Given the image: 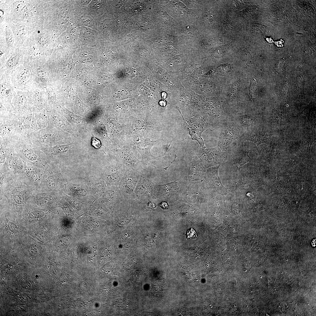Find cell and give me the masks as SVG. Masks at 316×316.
<instances>
[{"instance_id":"obj_15","label":"cell","mask_w":316,"mask_h":316,"mask_svg":"<svg viewBox=\"0 0 316 316\" xmlns=\"http://www.w3.org/2000/svg\"><path fill=\"white\" fill-rule=\"evenodd\" d=\"M18 61V57L16 54H13L10 57L7 61V65L10 68L13 67Z\"/></svg>"},{"instance_id":"obj_2","label":"cell","mask_w":316,"mask_h":316,"mask_svg":"<svg viewBox=\"0 0 316 316\" xmlns=\"http://www.w3.org/2000/svg\"><path fill=\"white\" fill-rule=\"evenodd\" d=\"M6 139L13 151L28 163L44 170L48 163L44 153L33 145L26 135L19 133Z\"/></svg>"},{"instance_id":"obj_13","label":"cell","mask_w":316,"mask_h":316,"mask_svg":"<svg viewBox=\"0 0 316 316\" xmlns=\"http://www.w3.org/2000/svg\"><path fill=\"white\" fill-rule=\"evenodd\" d=\"M30 78V71L27 70H24L21 71L18 76V80L21 84H25L29 80Z\"/></svg>"},{"instance_id":"obj_8","label":"cell","mask_w":316,"mask_h":316,"mask_svg":"<svg viewBox=\"0 0 316 316\" xmlns=\"http://www.w3.org/2000/svg\"><path fill=\"white\" fill-rule=\"evenodd\" d=\"M0 175L6 174L8 172V165L12 148L6 138L0 137Z\"/></svg>"},{"instance_id":"obj_16","label":"cell","mask_w":316,"mask_h":316,"mask_svg":"<svg viewBox=\"0 0 316 316\" xmlns=\"http://www.w3.org/2000/svg\"><path fill=\"white\" fill-rule=\"evenodd\" d=\"M6 41L7 44L9 45H12L13 42V36L10 30L8 28H6Z\"/></svg>"},{"instance_id":"obj_17","label":"cell","mask_w":316,"mask_h":316,"mask_svg":"<svg viewBox=\"0 0 316 316\" xmlns=\"http://www.w3.org/2000/svg\"><path fill=\"white\" fill-rule=\"evenodd\" d=\"M39 40L41 45L43 47H46L49 44V39L45 35H41L39 38Z\"/></svg>"},{"instance_id":"obj_7","label":"cell","mask_w":316,"mask_h":316,"mask_svg":"<svg viewBox=\"0 0 316 316\" xmlns=\"http://www.w3.org/2000/svg\"><path fill=\"white\" fill-rule=\"evenodd\" d=\"M270 134L262 125L244 132L237 140L241 142L249 141L258 147L263 144H269Z\"/></svg>"},{"instance_id":"obj_4","label":"cell","mask_w":316,"mask_h":316,"mask_svg":"<svg viewBox=\"0 0 316 316\" xmlns=\"http://www.w3.org/2000/svg\"><path fill=\"white\" fill-rule=\"evenodd\" d=\"M220 127L218 147L222 151H228L232 143L238 140L244 132L229 119L223 123Z\"/></svg>"},{"instance_id":"obj_6","label":"cell","mask_w":316,"mask_h":316,"mask_svg":"<svg viewBox=\"0 0 316 316\" xmlns=\"http://www.w3.org/2000/svg\"><path fill=\"white\" fill-rule=\"evenodd\" d=\"M27 162L12 148L8 165V172L5 175L11 178L23 181L28 165Z\"/></svg>"},{"instance_id":"obj_23","label":"cell","mask_w":316,"mask_h":316,"mask_svg":"<svg viewBox=\"0 0 316 316\" xmlns=\"http://www.w3.org/2000/svg\"><path fill=\"white\" fill-rule=\"evenodd\" d=\"M37 74L41 79H45L46 77V71L42 68H38L37 69Z\"/></svg>"},{"instance_id":"obj_11","label":"cell","mask_w":316,"mask_h":316,"mask_svg":"<svg viewBox=\"0 0 316 316\" xmlns=\"http://www.w3.org/2000/svg\"><path fill=\"white\" fill-rule=\"evenodd\" d=\"M212 176V181L214 185L221 193L226 194L227 192L226 189L223 186L218 175V171Z\"/></svg>"},{"instance_id":"obj_26","label":"cell","mask_w":316,"mask_h":316,"mask_svg":"<svg viewBox=\"0 0 316 316\" xmlns=\"http://www.w3.org/2000/svg\"><path fill=\"white\" fill-rule=\"evenodd\" d=\"M174 152H175V156H174V160H173V161H172V162H171V163L170 164H169V166H167V167H165V168H164V169H165V170H167V169H168V167H169V166H170V165H171V163H172L173 162H174V161H175V160L176 159V157H177V155H176V153H175V151H174Z\"/></svg>"},{"instance_id":"obj_24","label":"cell","mask_w":316,"mask_h":316,"mask_svg":"<svg viewBox=\"0 0 316 316\" xmlns=\"http://www.w3.org/2000/svg\"><path fill=\"white\" fill-rule=\"evenodd\" d=\"M28 3H20L17 6L18 11L20 12H25L27 10L29 6Z\"/></svg>"},{"instance_id":"obj_18","label":"cell","mask_w":316,"mask_h":316,"mask_svg":"<svg viewBox=\"0 0 316 316\" xmlns=\"http://www.w3.org/2000/svg\"><path fill=\"white\" fill-rule=\"evenodd\" d=\"M29 56L33 59H37L40 57V55L38 51L33 48L30 49L28 52Z\"/></svg>"},{"instance_id":"obj_5","label":"cell","mask_w":316,"mask_h":316,"mask_svg":"<svg viewBox=\"0 0 316 316\" xmlns=\"http://www.w3.org/2000/svg\"><path fill=\"white\" fill-rule=\"evenodd\" d=\"M229 119L244 132L261 125L262 121L258 116L244 110L237 111L231 114Z\"/></svg>"},{"instance_id":"obj_9","label":"cell","mask_w":316,"mask_h":316,"mask_svg":"<svg viewBox=\"0 0 316 316\" xmlns=\"http://www.w3.org/2000/svg\"><path fill=\"white\" fill-rule=\"evenodd\" d=\"M60 194V193L53 192L35 193L29 200L39 207L46 206L50 205Z\"/></svg>"},{"instance_id":"obj_22","label":"cell","mask_w":316,"mask_h":316,"mask_svg":"<svg viewBox=\"0 0 316 316\" xmlns=\"http://www.w3.org/2000/svg\"><path fill=\"white\" fill-rule=\"evenodd\" d=\"M187 238L193 239L197 236V233L195 230L193 228L192 226L190 229L188 230L187 233Z\"/></svg>"},{"instance_id":"obj_19","label":"cell","mask_w":316,"mask_h":316,"mask_svg":"<svg viewBox=\"0 0 316 316\" xmlns=\"http://www.w3.org/2000/svg\"><path fill=\"white\" fill-rule=\"evenodd\" d=\"M17 32L20 35L23 36L26 35L27 30L26 27L22 24L19 25L17 28Z\"/></svg>"},{"instance_id":"obj_25","label":"cell","mask_w":316,"mask_h":316,"mask_svg":"<svg viewBox=\"0 0 316 316\" xmlns=\"http://www.w3.org/2000/svg\"><path fill=\"white\" fill-rule=\"evenodd\" d=\"M160 205L161 207L164 209H167L169 208V206L168 204L165 202H162Z\"/></svg>"},{"instance_id":"obj_21","label":"cell","mask_w":316,"mask_h":316,"mask_svg":"<svg viewBox=\"0 0 316 316\" xmlns=\"http://www.w3.org/2000/svg\"><path fill=\"white\" fill-rule=\"evenodd\" d=\"M92 145L94 147L98 149H99L101 146L100 141L94 136L92 138Z\"/></svg>"},{"instance_id":"obj_10","label":"cell","mask_w":316,"mask_h":316,"mask_svg":"<svg viewBox=\"0 0 316 316\" xmlns=\"http://www.w3.org/2000/svg\"><path fill=\"white\" fill-rule=\"evenodd\" d=\"M300 139L301 143L299 150L303 153L305 152L306 154H309L311 157L310 149L312 143L314 141L315 139H313V138L310 136H308L305 137Z\"/></svg>"},{"instance_id":"obj_14","label":"cell","mask_w":316,"mask_h":316,"mask_svg":"<svg viewBox=\"0 0 316 316\" xmlns=\"http://www.w3.org/2000/svg\"><path fill=\"white\" fill-rule=\"evenodd\" d=\"M10 92V89L7 85L4 83L0 84V94L2 96L6 97Z\"/></svg>"},{"instance_id":"obj_12","label":"cell","mask_w":316,"mask_h":316,"mask_svg":"<svg viewBox=\"0 0 316 316\" xmlns=\"http://www.w3.org/2000/svg\"><path fill=\"white\" fill-rule=\"evenodd\" d=\"M31 209L28 210V213L29 217L32 219L40 218L45 214L46 210L36 209L30 208Z\"/></svg>"},{"instance_id":"obj_1","label":"cell","mask_w":316,"mask_h":316,"mask_svg":"<svg viewBox=\"0 0 316 316\" xmlns=\"http://www.w3.org/2000/svg\"><path fill=\"white\" fill-rule=\"evenodd\" d=\"M0 176V196L5 197L15 211L20 212L36 189L23 181Z\"/></svg>"},{"instance_id":"obj_3","label":"cell","mask_w":316,"mask_h":316,"mask_svg":"<svg viewBox=\"0 0 316 316\" xmlns=\"http://www.w3.org/2000/svg\"><path fill=\"white\" fill-rule=\"evenodd\" d=\"M64 184L59 167L54 163H49L44 171L40 184L35 192L61 193Z\"/></svg>"},{"instance_id":"obj_20","label":"cell","mask_w":316,"mask_h":316,"mask_svg":"<svg viewBox=\"0 0 316 316\" xmlns=\"http://www.w3.org/2000/svg\"><path fill=\"white\" fill-rule=\"evenodd\" d=\"M146 190L145 186L144 185L141 184H139L136 186L135 193L136 195H142L145 193Z\"/></svg>"}]
</instances>
